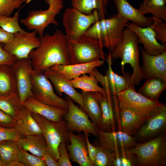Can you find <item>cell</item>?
Returning <instances> with one entry per match:
<instances>
[{"label": "cell", "mask_w": 166, "mask_h": 166, "mask_svg": "<svg viewBox=\"0 0 166 166\" xmlns=\"http://www.w3.org/2000/svg\"><path fill=\"white\" fill-rule=\"evenodd\" d=\"M94 74L104 89L101 93L92 92L98 101L102 111V121L100 130L108 132L115 131L113 100L107 76L106 75L103 76L98 71L95 72Z\"/></svg>", "instance_id": "10"}, {"label": "cell", "mask_w": 166, "mask_h": 166, "mask_svg": "<svg viewBox=\"0 0 166 166\" xmlns=\"http://www.w3.org/2000/svg\"><path fill=\"white\" fill-rule=\"evenodd\" d=\"M23 3L15 0H0V16H10L14 11L19 8Z\"/></svg>", "instance_id": "40"}, {"label": "cell", "mask_w": 166, "mask_h": 166, "mask_svg": "<svg viewBox=\"0 0 166 166\" xmlns=\"http://www.w3.org/2000/svg\"><path fill=\"white\" fill-rule=\"evenodd\" d=\"M84 133L85 135L86 139L89 157L92 166H93V165L96 156V148L95 146L93 145L90 143L88 134L86 133Z\"/></svg>", "instance_id": "45"}, {"label": "cell", "mask_w": 166, "mask_h": 166, "mask_svg": "<svg viewBox=\"0 0 166 166\" xmlns=\"http://www.w3.org/2000/svg\"><path fill=\"white\" fill-rule=\"evenodd\" d=\"M13 34L5 31L0 27V43L5 44L12 38Z\"/></svg>", "instance_id": "47"}, {"label": "cell", "mask_w": 166, "mask_h": 166, "mask_svg": "<svg viewBox=\"0 0 166 166\" xmlns=\"http://www.w3.org/2000/svg\"><path fill=\"white\" fill-rule=\"evenodd\" d=\"M138 38L131 30L124 29L121 39L117 46L111 53L112 58H120L121 60V71L124 66L129 64L132 67V82L135 85H139L143 79L141 68L139 62V47Z\"/></svg>", "instance_id": "3"}, {"label": "cell", "mask_w": 166, "mask_h": 166, "mask_svg": "<svg viewBox=\"0 0 166 166\" xmlns=\"http://www.w3.org/2000/svg\"><path fill=\"white\" fill-rule=\"evenodd\" d=\"M109 0H71L72 7L86 14H91L95 10L98 11L101 19L105 18L106 6Z\"/></svg>", "instance_id": "29"}, {"label": "cell", "mask_w": 166, "mask_h": 166, "mask_svg": "<svg viewBox=\"0 0 166 166\" xmlns=\"http://www.w3.org/2000/svg\"><path fill=\"white\" fill-rule=\"evenodd\" d=\"M46 165L47 166H59L57 161L48 152L45 153L42 157Z\"/></svg>", "instance_id": "46"}, {"label": "cell", "mask_w": 166, "mask_h": 166, "mask_svg": "<svg viewBox=\"0 0 166 166\" xmlns=\"http://www.w3.org/2000/svg\"><path fill=\"white\" fill-rule=\"evenodd\" d=\"M128 21L118 14L101 19L92 25L84 34L97 39L103 48L111 53L121 41Z\"/></svg>", "instance_id": "4"}, {"label": "cell", "mask_w": 166, "mask_h": 166, "mask_svg": "<svg viewBox=\"0 0 166 166\" xmlns=\"http://www.w3.org/2000/svg\"><path fill=\"white\" fill-rule=\"evenodd\" d=\"M2 44L0 43V65H13L17 61L18 59L6 51Z\"/></svg>", "instance_id": "43"}, {"label": "cell", "mask_w": 166, "mask_h": 166, "mask_svg": "<svg viewBox=\"0 0 166 166\" xmlns=\"http://www.w3.org/2000/svg\"><path fill=\"white\" fill-rule=\"evenodd\" d=\"M65 98L68 103V108L64 118L66 121L68 130L72 132H83L98 137L97 128L86 113L68 96H65Z\"/></svg>", "instance_id": "13"}, {"label": "cell", "mask_w": 166, "mask_h": 166, "mask_svg": "<svg viewBox=\"0 0 166 166\" xmlns=\"http://www.w3.org/2000/svg\"><path fill=\"white\" fill-rule=\"evenodd\" d=\"M126 27L136 35L139 42L142 44L143 48L148 54L156 55L166 51V44H161L158 42L155 31L151 25L143 27L132 22H128Z\"/></svg>", "instance_id": "19"}, {"label": "cell", "mask_w": 166, "mask_h": 166, "mask_svg": "<svg viewBox=\"0 0 166 166\" xmlns=\"http://www.w3.org/2000/svg\"><path fill=\"white\" fill-rule=\"evenodd\" d=\"M104 63V60L99 59L84 63L56 65L50 68L61 73L70 80L81 75L92 73L94 69L102 66Z\"/></svg>", "instance_id": "22"}, {"label": "cell", "mask_w": 166, "mask_h": 166, "mask_svg": "<svg viewBox=\"0 0 166 166\" xmlns=\"http://www.w3.org/2000/svg\"><path fill=\"white\" fill-rule=\"evenodd\" d=\"M100 144L102 147L114 152H126V149L131 148L136 144L135 138L123 132L121 130L108 132L97 128Z\"/></svg>", "instance_id": "15"}, {"label": "cell", "mask_w": 166, "mask_h": 166, "mask_svg": "<svg viewBox=\"0 0 166 166\" xmlns=\"http://www.w3.org/2000/svg\"><path fill=\"white\" fill-rule=\"evenodd\" d=\"M166 88V81L158 77H152L146 79L138 92L149 98L158 100Z\"/></svg>", "instance_id": "30"}, {"label": "cell", "mask_w": 166, "mask_h": 166, "mask_svg": "<svg viewBox=\"0 0 166 166\" xmlns=\"http://www.w3.org/2000/svg\"><path fill=\"white\" fill-rule=\"evenodd\" d=\"M17 141L20 147L37 156L42 157L48 152L47 143L42 134L26 136Z\"/></svg>", "instance_id": "26"}, {"label": "cell", "mask_w": 166, "mask_h": 166, "mask_svg": "<svg viewBox=\"0 0 166 166\" xmlns=\"http://www.w3.org/2000/svg\"><path fill=\"white\" fill-rule=\"evenodd\" d=\"M18 160L24 164L25 166H46L42 157L30 154L20 146Z\"/></svg>", "instance_id": "37"}, {"label": "cell", "mask_w": 166, "mask_h": 166, "mask_svg": "<svg viewBox=\"0 0 166 166\" xmlns=\"http://www.w3.org/2000/svg\"><path fill=\"white\" fill-rule=\"evenodd\" d=\"M45 1L49 4L47 9L31 11L26 18L20 20L28 30L36 31L40 38L43 36L45 29L49 25H58L55 17L64 6L62 0Z\"/></svg>", "instance_id": "7"}, {"label": "cell", "mask_w": 166, "mask_h": 166, "mask_svg": "<svg viewBox=\"0 0 166 166\" xmlns=\"http://www.w3.org/2000/svg\"><path fill=\"white\" fill-rule=\"evenodd\" d=\"M89 76L86 74L82 75L69 80L71 85L75 88L80 89L82 91L91 92L102 93L103 88L98 85L99 82L92 73Z\"/></svg>", "instance_id": "32"}, {"label": "cell", "mask_w": 166, "mask_h": 166, "mask_svg": "<svg viewBox=\"0 0 166 166\" xmlns=\"http://www.w3.org/2000/svg\"><path fill=\"white\" fill-rule=\"evenodd\" d=\"M121 166H132V163L126 156V155H122L121 156Z\"/></svg>", "instance_id": "48"}, {"label": "cell", "mask_w": 166, "mask_h": 166, "mask_svg": "<svg viewBox=\"0 0 166 166\" xmlns=\"http://www.w3.org/2000/svg\"><path fill=\"white\" fill-rule=\"evenodd\" d=\"M53 84L57 94L61 96L64 93L73 101L78 104L84 111V105L81 94L77 91L70 84L69 80L61 73L50 68L43 72Z\"/></svg>", "instance_id": "20"}, {"label": "cell", "mask_w": 166, "mask_h": 166, "mask_svg": "<svg viewBox=\"0 0 166 166\" xmlns=\"http://www.w3.org/2000/svg\"><path fill=\"white\" fill-rule=\"evenodd\" d=\"M84 105V110L97 128L100 129L102 113L100 105L91 92L81 91V93Z\"/></svg>", "instance_id": "27"}, {"label": "cell", "mask_w": 166, "mask_h": 166, "mask_svg": "<svg viewBox=\"0 0 166 166\" xmlns=\"http://www.w3.org/2000/svg\"><path fill=\"white\" fill-rule=\"evenodd\" d=\"M126 153L132 166H166V132L138 143L134 147L126 150Z\"/></svg>", "instance_id": "2"}, {"label": "cell", "mask_w": 166, "mask_h": 166, "mask_svg": "<svg viewBox=\"0 0 166 166\" xmlns=\"http://www.w3.org/2000/svg\"><path fill=\"white\" fill-rule=\"evenodd\" d=\"M16 1H22L23 2H26V3H28L30 1H31V0H15Z\"/></svg>", "instance_id": "50"}, {"label": "cell", "mask_w": 166, "mask_h": 166, "mask_svg": "<svg viewBox=\"0 0 166 166\" xmlns=\"http://www.w3.org/2000/svg\"><path fill=\"white\" fill-rule=\"evenodd\" d=\"M31 78L34 98L45 104L67 111V100L55 93L51 82L43 72L33 69Z\"/></svg>", "instance_id": "8"}, {"label": "cell", "mask_w": 166, "mask_h": 166, "mask_svg": "<svg viewBox=\"0 0 166 166\" xmlns=\"http://www.w3.org/2000/svg\"><path fill=\"white\" fill-rule=\"evenodd\" d=\"M40 40L39 47L29 56L33 69L43 72L56 65L71 64L68 39L61 30H57L52 35L46 34Z\"/></svg>", "instance_id": "1"}, {"label": "cell", "mask_w": 166, "mask_h": 166, "mask_svg": "<svg viewBox=\"0 0 166 166\" xmlns=\"http://www.w3.org/2000/svg\"><path fill=\"white\" fill-rule=\"evenodd\" d=\"M19 11L12 17L0 16V27L6 32L12 34L25 31L19 24Z\"/></svg>", "instance_id": "36"}, {"label": "cell", "mask_w": 166, "mask_h": 166, "mask_svg": "<svg viewBox=\"0 0 166 166\" xmlns=\"http://www.w3.org/2000/svg\"><path fill=\"white\" fill-rule=\"evenodd\" d=\"M140 48L142 57L141 68L143 79L156 77L166 81V51L158 55H151L142 47Z\"/></svg>", "instance_id": "16"}, {"label": "cell", "mask_w": 166, "mask_h": 166, "mask_svg": "<svg viewBox=\"0 0 166 166\" xmlns=\"http://www.w3.org/2000/svg\"><path fill=\"white\" fill-rule=\"evenodd\" d=\"M32 115L41 128L46 141L48 152L56 160L60 157L58 147L61 143L66 145L70 139L65 119L57 122L49 120L44 117L31 112Z\"/></svg>", "instance_id": "6"}, {"label": "cell", "mask_w": 166, "mask_h": 166, "mask_svg": "<svg viewBox=\"0 0 166 166\" xmlns=\"http://www.w3.org/2000/svg\"><path fill=\"white\" fill-rule=\"evenodd\" d=\"M96 148V154L93 166H113L115 158V153L100 144L95 146Z\"/></svg>", "instance_id": "35"}, {"label": "cell", "mask_w": 166, "mask_h": 166, "mask_svg": "<svg viewBox=\"0 0 166 166\" xmlns=\"http://www.w3.org/2000/svg\"><path fill=\"white\" fill-rule=\"evenodd\" d=\"M66 144L64 143H60L58 147L60 157L57 162L59 166H71L69 156L67 152Z\"/></svg>", "instance_id": "42"}, {"label": "cell", "mask_w": 166, "mask_h": 166, "mask_svg": "<svg viewBox=\"0 0 166 166\" xmlns=\"http://www.w3.org/2000/svg\"><path fill=\"white\" fill-rule=\"evenodd\" d=\"M12 66L16 79L18 93L23 106L28 98L34 97L31 78L33 66L29 57L18 60Z\"/></svg>", "instance_id": "14"}, {"label": "cell", "mask_w": 166, "mask_h": 166, "mask_svg": "<svg viewBox=\"0 0 166 166\" xmlns=\"http://www.w3.org/2000/svg\"><path fill=\"white\" fill-rule=\"evenodd\" d=\"M14 118V128L22 136L42 134L41 128L33 117L31 112L27 108L23 106Z\"/></svg>", "instance_id": "24"}, {"label": "cell", "mask_w": 166, "mask_h": 166, "mask_svg": "<svg viewBox=\"0 0 166 166\" xmlns=\"http://www.w3.org/2000/svg\"><path fill=\"white\" fill-rule=\"evenodd\" d=\"M166 132V109L147 119L134 135L136 141L143 142Z\"/></svg>", "instance_id": "17"}, {"label": "cell", "mask_w": 166, "mask_h": 166, "mask_svg": "<svg viewBox=\"0 0 166 166\" xmlns=\"http://www.w3.org/2000/svg\"><path fill=\"white\" fill-rule=\"evenodd\" d=\"M166 0H143L137 9L143 15L150 13L152 17L166 22Z\"/></svg>", "instance_id": "31"}, {"label": "cell", "mask_w": 166, "mask_h": 166, "mask_svg": "<svg viewBox=\"0 0 166 166\" xmlns=\"http://www.w3.org/2000/svg\"><path fill=\"white\" fill-rule=\"evenodd\" d=\"M153 21L151 25L156 34V39L160 41L162 44H166V23L163 20L153 17H149Z\"/></svg>", "instance_id": "39"}, {"label": "cell", "mask_w": 166, "mask_h": 166, "mask_svg": "<svg viewBox=\"0 0 166 166\" xmlns=\"http://www.w3.org/2000/svg\"><path fill=\"white\" fill-rule=\"evenodd\" d=\"M68 46L71 64L86 63L100 59L106 61L107 58L98 41L85 34L68 39Z\"/></svg>", "instance_id": "5"}, {"label": "cell", "mask_w": 166, "mask_h": 166, "mask_svg": "<svg viewBox=\"0 0 166 166\" xmlns=\"http://www.w3.org/2000/svg\"><path fill=\"white\" fill-rule=\"evenodd\" d=\"M123 75L120 76L114 73V77L116 92L117 94L132 86H135L132 82V73H122Z\"/></svg>", "instance_id": "38"}, {"label": "cell", "mask_w": 166, "mask_h": 166, "mask_svg": "<svg viewBox=\"0 0 166 166\" xmlns=\"http://www.w3.org/2000/svg\"><path fill=\"white\" fill-rule=\"evenodd\" d=\"M37 34L35 30L14 34L10 40L4 44L3 48L18 60L27 58L31 51L38 47L40 44Z\"/></svg>", "instance_id": "12"}, {"label": "cell", "mask_w": 166, "mask_h": 166, "mask_svg": "<svg viewBox=\"0 0 166 166\" xmlns=\"http://www.w3.org/2000/svg\"><path fill=\"white\" fill-rule=\"evenodd\" d=\"M22 107L18 93L0 95V110L8 115L15 117Z\"/></svg>", "instance_id": "33"}, {"label": "cell", "mask_w": 166, "mask_h": 166, "mask_svg": "<svg viewBox=\"0 0 166 166\" xmlns=\"http://www.w3.org/2000/svg\"><path fill=\"white\" fill-rule=\"evenodd\" d=\"M23 137L14 128H7L0 126V141L9 140L17 141Z\"/></svg>", "instance_id": "41"}, {"label": "cell", "mask_w": 166, "mask_h": 166, "mask_svg": "<svg viewBox=\"0 0 166 166\" xmlns=\"http://www.w3.org/2000/svg\"><path fill=\"white\" fill-rule=\"evenodd\" d=\"M14 117H12L0 110V126L7 128H14Z\"/></svg>", "instance_id": "44"}, {"label": "cell", "mask_w": 166, "mask_h": 166, "mask_svg": "<svg viewBox=\"0 0 166 166\" xmlns=\"http://www.w3.org/2000/svg\"><path fill=\"white\" fill-rule=\"evenodd\" d=\"M68 132L70 141L66 147L69 158L81 166H92L88 156L85 134L75 135L69 130Z\"/></svg>", "instance_id": "21"}, {"label": "cell", "mask_w": 166, "mask_h": 166, "mask_svg": "<svg viewBox=\"0 0 166 166\" xmlns=\"http://www.w3.org/2000/svg\"><path fill=\"white\" fill-rule=\"evenodd\" d=\"M0 166H5V165L3 163L0 157Z\"/></svg>", "instance_id": "51"}, {"label": "cell", "mask_w": 166, "mask_h": 166, "mask_svg": "<svg viewBox=\"0 0 166 166\" xmlns=\"http://www.w3.org/2000/svg\"><path fill=\"white\" fill-rule=\"evenodd\" d=\"M100 19L97 10L90 14H86L73 7L67 8L65 10L62 17L65 35L68 39L76 38L84 34L92 25Z\"/></svg>", "instance_id": "9"}, {"label": "cell", "mask_w": 166, "mask_h": 166, "mask_svg": "<svg viewBox=\"0 0 166 166\" xmlns=\"http://www.w3.org/2000/svg\"><path fill=\"white\" fill-rule=\"evenodd\" d=\"M20 146L17 141L9 140L0 141V157L5 166L11 161L18 159Z\"/></svg>", "instance_id": "34"}, {"label": "cell", "mask_w": 166, "mask_h": 166, "mask_svg": "<svg viewBox=\"0 0 166 166\" xmlns=\"http://www.w3.org/2000/svg\"><path fill=\"white\" fill-rule=\"evenodd\" d=\"M118 100L121 129L128 135L133 136L147 118L121 99L118 98Z\"/></svg>", "instance_id": "18"}, {"label": "cell", "mask_w": 166, "mask_h": 166, "mask_svg": "<svg viewBox=\"0 0 166 166\" xmlns=\"http://www.w3.org/2000/svg\"><path fill=\"white\" fill-rule=\"evenodd\" d=\"M118 14L136 25L144 27L151 26L153 21L142 14L137 9L132 6L127 0H113Z\"/></svg>", "instance_id": "25"}, {"label": "cell", "mask_w": 166, "mask_h": 166, "mask_svg": "<svg viewBox=\"0 0 166 166\" xmlns=\"http://www.w3.org/2000/svg\"><path fill=\"white\" fill-rule=\"evenodd\" d=\"M17 93V81L12 65H0V95Z\"/></svg>", "instance_id": "28"}, {"label": "cell", "mask_w": 166, "mask_h": 166, "mask_svg": "<svg viewBox=\"0 0 166 166\" xmlns=\"http://www.w3.org/2000/svg\"><path fill=\"white\" fill-rule=\"evenodd\" d=\"M23 106L32 113L39 114L50 121L57 122L63 120L67 111L42 103L33 97L28 98Z\"/></svg>", "instance_id": "23"}, {"label": "cell", "mask_w": 166, "mask_h": 166, "mask_svg": "<svg viewBox=\"0 0 166 166\" xmlns=\"http://www.w3.org/2000/svg\"><path fill=\"white\" fill-rule=\"evenodd\" d=\"M7 166H25V165L17 159L11 161L7 164Z\"/></svg>", "instance_id": "49"}, {"label": "cell", "mask_w": 166, "mask_h": 166, "mask_svg": "<svg viewBox=\"0 0 166 166\" xmlns=\"http://www.w3.org/2000/svg\"><path fill=\"white\" fill-rule=\"evenodd\" d=\"M117 97L147 119L166 109L165 105L158 100L149 98L136 92L135 86L118 93Z\"/></svg>", "instance_id": "11"}]
</instances>
